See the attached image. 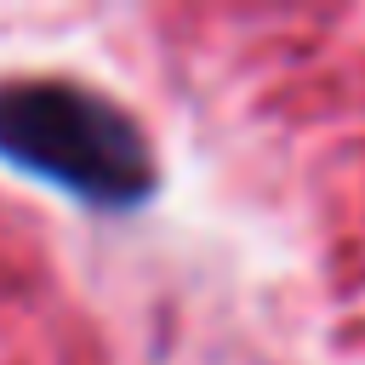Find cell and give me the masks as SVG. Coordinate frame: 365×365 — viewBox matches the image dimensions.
Here are the masks:
<instances>
[{"instance_id":"cell-1","label":"cell","mask_w":365,"mask_h":365,"mask_svg":"<svg viewBox=\"0 0 365 365\" xmlns=\"http://www.w3.org/2000/svg\"><path fill=\"white\" fill-rule=\"evenodd\" d=\"M0 160L91 211H137L160 194L148 131L97 86L63 74L0 80Z\"/></svg>"}]
</instances>
